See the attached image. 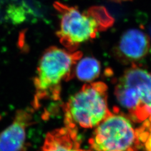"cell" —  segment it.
Returning a JSON list of instances; mask_svg holds the SVG:
<instances>
[{
    "instance_id": "cell-3",
    "label": "cell",
    "mask_w": 151,
    "mask_h": 151,
    "mask_svg": "<svg viewBox=\"0 0 151 151\" xmlns=\"http://www.w3.org/2000/svg\"><path fill=\"white\" fill-rule=\"evenodd\" d=\"M108 87L102 82L85 85L70 96L65 107V127H96L112 114L108 104Z\"/></svg>"
},
{
    "instance_id": "cell-11",
    "label": "cell",
    "mask_w": 151,
    "mask_h": 151,
    "mask_svg": "<svg viewBox=\"0 0 151 151\" xmlns=\"http://www.w3.org/2000/svg\"><path fill=\"white\" fill-rule=\"evenodd\" d=\"M113 1H115L116 2H121V1H129V0H113Z\"/></svg>"
},
{
    "instance_id": "cell-2",
    "label": "cell",
    "mask_w": 151,
    "mask_h": 151,
    "mask_svg": "<svg viewBox=\"0 0 151 151\" xmlns=\"http://www.w3.org/2000/svg\"><path fill=\"white\" fill-rule=\"evenodd\" d=\"M81 57V52L72 53L56 47L45 51L39 62L33 80V109L39 108L44 100L59 98L61 83L70 76L73 65Z\"/></svg>"
},
{
    "instance_id": "cell-1",
    "label": "cell",
    "mask_w": 151,
    "mask_h": 151,
    "mask_svg": "<svg viewBox=\"0 0 151 151\" xmlns=\"http://www.w3.org/2000/svg\"><path fill=\"white\" fill-rule=\"evenodd\" d=\"M54 6L60 16L57 36L70 52L75 51L81 43L96 38L99 32L113 24V18L103 6L92 7L83 11L60 2H56Z\"/></svg>"
},
{
    "instance_id": "cell-10",
    "label": "cell",
    "mask_w": 151,
    "mask_h": 151,
    "mask_svg": "<svg viewBox=\"0 0 151 151\" xmlns=\"http://www.w3.org/2000/svg\"><path fill=\"white\" fill-rule=\"evenodd\" d=\"M138 130L139 141L145 143L147 151H151V122L146 120Z\"/></svg>"
},
{
    "instance_id": "cell-5",
    "label": "cell",
    "mask_w": 151,
    "mask_h": 151,
    "mask_svg": "<svg viewBox=\"0 0 151 151\" xmlns=\"http://www.w3.org/2000/svg\"><path fill=\"white\" fill-rule=\"evenodd\" d=\"M138 130L127 118L112 114L96 127L89 140L90 151H135Z\"/></svg>"
},
{
    "instance_id": "cell-4",
    "label": "cell",
    "mask_w": 151,
    "mask_h": 151,
    "mask_svg": "<svg viewBox=\"0 0 151 151\" xmlns=\"http://www.w3.org/2000/svg\"><path fill=\"white\" fill-rule=\"evenodd\" d=\"M115 94L121 106L138 122H151V73L138 67L127 70L119 79Z\"/></svg>"
},
{
    "instance_id": "cell-8",
    "label": "cell",
    "mask_w": 151,
    "mask_h": 151,
    "mask_svg": "<svg viewBox=\"0 0 151 151\" xmlns=\"http://www.w3.org/2000/svg\"><path fill=\"white\" fill-rule=\"evenodd\" d=\"M77 139L75 129L65 127L52 130L45 136L42 151H86L80 148Z\"/></svg>"
},
{
    "instance_id": "cell-9",
    "label": "cell",
    "mask_w": 151,
    "mask_h": 151,
    "mask_svg": "<svg viewBox=\"0 0 151 151\" xmlns=\"http://www.w3.org/2000/svg\"><path fill=\"white\" fill-rule=\"evenodd\" d=\"M100 64L96 59L85 57L77 63L76 73L80 80L90 82L97 78L100 74Z\"/></svg>"
},
{
    "instance_id": "cell-12",
    "label": "cell",
    "mask_w": 151,
    "mask_h": 151,
    "mask_svg": "<svg viewBox=\"0 0 151 151\" xmlns=\"http://www.w3.org/2000/svg\"><path fill=\"white\" fill-rule=\"evenodd\" d=\"M150 53H151V50H150Z\"/></svg>"
},
{
    "instance_id": "cell-7",
    "label": "cell",
    "mask_w": 151,
    "mask_h": 151,
    "mask_svg": "<svg viewBox=\"0 0 151 151\" xmlns=\"http://www.w3.org/2000/svg\"><path fill=\"white\" fill-rule=\"evenodd\" d=\"M150 46V38L145 32L131 29L121 37L116 47V53L123 60L137 61L146 56Z\"/></svg>"
},
{
    "instance_id": "cell-6",
    "label": "cell",
    "mask_w": 151,
    "mask_h": 151,
    "mask_svg": "<svg viewBox=\"0 0 151 151\" xmlns=\"http://www.w3.org/2000/svg\"><path fill=\"white\" fill-rule=\"evenodd\" d=\"M32 119V109L18 110L11 124L0 133V151H27V130Z\"/></svg>"
}]
</instances>
